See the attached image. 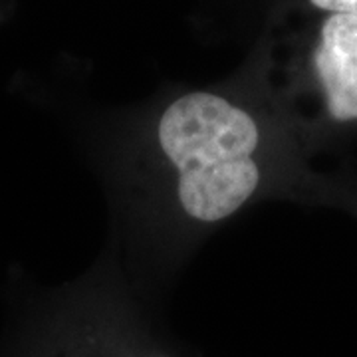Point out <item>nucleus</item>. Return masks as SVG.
<instances>
[{
  "label": "nucleus",
  "mask_w": 357,
  "mask_h": 357,
  "mask_svg": "<svg viewBox=\"0 0 357 357\" xmlns=\"http://www.w3.org/2000/svg\"><path fill=\"white\" fill-rule=\"evenodd\" d=\"M147 145L169 208L189 227L229 220L264 183V128L217 91H187L167 103Z\"/></svg>",
  "instance_id": "obj_1"
},
{
  "label": "nucleus",
  "mask_w": 357,
  "mask_h": 357,
  "mask_svg": "<svg viewBox=\"0 0 357 357\" xmlns=\"http://www.w3.org/2000/svg\"><path fill=\"white\" fill-rule=\"evenodd\" d=\"M326 112L337 123L357 119V16L330 14L312 56Z\"/></svg>",
  "instance_id": "obj_2"
},
{
  "label": "nucleus",
  "mask_w": 357,
  "mask_h": 357,
  "mask_svg": "<svg viewBox=\"0 0 357 357\" xmlns=\"http://www.w3.org/2000/svg\"><path fill=\"white\" fill-rule=\"evenodd\" d=\"M50 357H177L133 326L102 314L89 316L68 330L52 347Z\"/></svg>",
  "instance_id": "obj_3"
},
{
  "label": "nucleus",
  "mask_w": 357,
  "mask_h": 357,
  "mask_svg": "<svg viewBox=\"0 0 357 357\" xmlns=\"http://www.w3.org/2000/svg\"><path fill=\"white\" fill-rule=\"evenodd\" d=\"M312 6L330 14H349L357 16V0H310Z\"/></svg>",
  "instance_id": "obj_4"
}]
</instances>
